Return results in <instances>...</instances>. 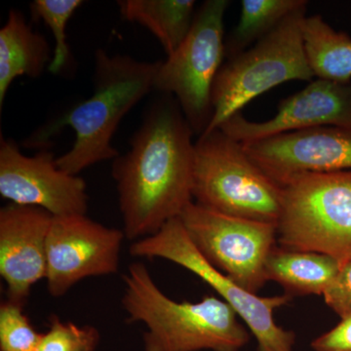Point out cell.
<instances>
[{
    "mask_svg": "<svg viewBox=\"0 0 351 351\" xmlns=\"http://www.w3.org/2000/svg\"><path fill=\"white\" fill-rule=\"evenodd\" d=\"M193 135L174 97L161 94L145 112L130 149L112 160L126 239L156 234L193 202Z\"/></svg>",
    "mask_w": 351,
    "mask_h": 351,
    "instance_id": "cell-1",
    "label": "cell"
},
{
    "mask_svg": "<svg viewBox=\"0 0 351 351\" xmlns=\"http://www.w3.org/2000/svg\"><path fill=\"white\" fill-rule=\"evenodd\" d=\"M159 62L129 55L95 52L94 92L63 117L49 122L25 140V147L47 149L50 138L64 127L75 133L73 147L56 158L58 167L78 176L90 166L120 156L112 140L124 117L154 90Z\"/></svg>",
    "mask_w": 351,
    "mask_h": 351,
    "instance_id": "cell-2",
    "label": "cell"
},
{
    "mask_svg": "<svg viewBox=\"0 0 351 351\" xmlns=\"http://www.w3.org/2000/svg\"><path fill=\"white\" fill-rule=\"evenodd\" d=\"M122 278L127 322L147 327L145 351H239L249 343L239 314L223 299L205 295L197 302H176L143 263H131Z\"/></svg>",
    "mask_w": 351,
    "mask_h": 351,
    "instance_id": "cell-3",
    "label": "cell"
},
{
    "mask_svg": "<svg viewBox=\"0 0 351 351\" xmlns=\"http://www.w3.org/2000/svg\"><path fill=\"white\" fill-rule=\"evenodd\" d=\"M193 198L219 213L277 226L282 189L219 129L195 145Z\"/></svg>",
    "mask_w": 351,
    "mask_h": 351,
    "instance_id": "cell-4",
    "label": "cell"
},
{
    "mask_svg": "<svg viewBox=\"0 0 351 351\" xmlns=\"http://www.w3.org/2000/svg\"><path fill=\"white\" fill-rule=\"evenodd\" d=\"M277 241L290 250L351 261V171L304 173L280 184Z\"/></svg>",
    "mask_w": 351,
    "mask_h": 351,
    "instance_id": "cell-5",
    "label": "cell"
},
{
    "mask_svg": "<svg viewBox=\"0 0 351 351\" xmlns=\"http://www.w3.org/2000/svg\"><path fill=\"white\" fill-rule=\"evenodd\" d=\"M306 7L291 14L249 49L225 60L215 80L213 117L204 133L219 129L249 101L272 88L292 80H313L302 34Z\"/></svg>",
    "mask_w": 351,
    "mask_h": 351,
    "instance_id": "cell-6",
    "label": "cell"
},
{
    "mask_svg": "<svg viewBox=\"0 0 351 351\" xmlns=\"http://www.w3.org/2000/svg\"><path fill=\"white\" fill-rule=\"evenodd\" d=\"M228 0H207L182 45L159 62L154 90L174 97L195 135L207 130L212 117V90L225 62L223 19Z\"/></svg>",
    "mask_w": 351,
    "mask_h": 351,
    "instance_id": "cell-7",
    "label": "cell"
},
{
    "mask_svg": "<svg viewBox=\"0 0 351 351\" xmlns=\"http://www.w3.org/2000/svg\"><path fill=\"white\" fill-rule=\"evenodd\" d=\"M129 251L133 257L169 261L199 277L239 314L255 336L258 351H295V332L278 326L274 318V311L292 297H258L240 287L198 250L180 217L171 219L156 234L132 242Z\"/></svg>",
    "mask_w": 351,
    "mask_h": 351,
    "instance_id": "cell-8",
    "label": "cell"
},
{
    "mask_svg": "<svg viewBox=\"0 0 351 351\" xmlns=\"http://www.w3.org/2000/svg\"><path fill=\"white\" fill-rule=\"evenodd\" d=\"M180 219L189 239L212 265L257 295L267 282L265 263L276 246V225L219 213L193 201Z\"/></svg>",
    "mask_w": 351,
    "mask_h": 351,
    "instance_id": "cell-9",
    "label": "cell"
},
{
    "mask_svg": "<svg viewBox=\"0 0 351 351\" xmlns=\"http://www.w3.org/2000/svg\"><path fill=\"white\" fill-rule=\"evenodd\" d=\"M123 230L108 228L86 215L53 217L47 239V289L63 297L88 277L112 276L119 267Z\"/></svg>",
    "mask_w": 351,
    "mask_h": 351,
    "instance_id": "cell-10",
    "label": "cell"
},
{
    "mask_svg": "<svg viewBox=\"0 0 351 351\" xmlns=\"http://www.w3.org/2000/svg\"><path fill=\"white\" fill-rule=\"evenodd\" d=\"M0 195L11 203L43 208L53 217L86 215V182L58 167L53 152L34 156L12 138H0Z\"/></svg>",
    "mask_w": 351,
    "mask_h": 351,
    "instance_id": "cell-11",
    "label": "cell"
},
{
    "mask_svg": "<svg viewBox=\"0 0 351 351\" xmlns=\"http://www.w3.org/2000/svg\"><path fill=\"white\" fill-rule=\"evenodd\" d=\"M242 145L252 160L279 186L304 173L351 171V127L289 132Z\"/></svg>",
    "mask_w": 351,
    "mask_h": 351,
    "instance_id": "cell-12",
    "label": "cell"
},
{
    "mask_svg": "<svg viewBox=\"0 0 351 351\" xmlns=\"http://www.w3.org/2000/svg\"><path fill=\"white\" fill-rule=\"evenodd\" d=\"M325 126L351 127V82L317 78L301 91L283 99L272 119L251 121L239 112L219 129L245 144L289 132Z\"/></svg>",
    "mask_w": 351,
    "mask_h": 351,
    "instance_id": "cell-13",
    "label": "cell"
},
{
    "mask_svg": "<svg viewBox=\"0 0 351 351\" xmlns=\"http://www.w3.org/2000/svg\"><path fill=\"white\" fill-rule=\"evenodd\" d=\"M52 221L43 208L10 203L0 209V276L10 301L25 306L32 286L46 278Z\"/></svg>",
    "mask_w": 351,
    "mask_h": 351,
    "instance_id": "cell-14",
    "label": "cell"
},
{
    "mask_svg": "<svg viewBox=\"0 0 351 351\" xmlns=\"http://www.w3.org/2000/svg\"><path fill=\"white\" fill-rule=\"evenodd\" d=\"M51 61L47 39L32 29L24 14L11 9L0 29V108L16 78H38Z\"/></svg>",
    "mask_w": 351,
    "mask_h": 351,
    "instance_id": "cell-15",
    "label": "cell"
},
{
    "mask_svg": "<svg viewBox=\"0 0 351 351\" xmlns=\"http://www.w3.org/2000/svg\"><path fill=\"white\" fill-rule=\"evenodd\" d=\"M341 263L314 252L276 246L265 263L267 281H276L291 295H323L338 274Z\"/></svg>",
    "mask_w": 351,
    "mask_h": 351,
    "instance_id": "cell-16",
    "label": "cell"
},
{
    "mask_svg": "<svg viewBox=\"0 0 351 351\" xmlns=\"http://www.w3.org/2000/svg\"><path fill=\"white\" fill-rule=\"evenodd\" d=\"M120 15L145 27L170 56L188 36L195 17V0H119Z\"/></svg>",
    "mask_w": 351,
    "mask_h": 351,
    "instance_id": "cell-17",
    "label": "cell"
},
{
    "mask_svg": "<svg viewBox=\"0 0 351 351\" xmlns=\"http://www.w3.org/2000/svg\"><path fill=\"white\" fill-rule=\"evenodd\" d=\"M304 47L314 76L351 82V38L337 32L320 15L306 17L302 25Z\"/></svg>",
    "mask_w": 351,
    "mask_h": 351,
    "instance_id": "cell-18",
    "label": "cell"
},
{
    "mask_svg": "<svg viewBox=\"0 0 351 351\" xmlns=\"http://www.w3.org/2000/svg\"><path fill=\"white\" fill-rule=\"evenodd\" d=\"M306 0H243L239 24L225 39V60L240 54L274 31Z\"/></svg>",
    "mask_w": 351,
    "mask_h": 351,
    "instance_id": "cell-19",
    "label": "cell"
},
{
    "mask_svg": "<svg viewBox=\"0 0 351 351\" xmlns=\"http://www.w3.org/2000/svg\"><path fill=\"white\" fill-rule=\"evenodd\" d=\"M82 4V0H34L31 3L32 19L43 21L54 36L55 47L48 66L53 75H60L71 59L66 25Z\"/></svg>",
    "mask_w": 351,
    "mask_h": 351,
    "instance_id": "cell-20",
    "label": "cell"
},
{
    "mask_svg": "<svg viewBox=\"0 0 351 351\" xmlns=\"http://www.w3.org/2000/svg\"><path fill=\"white\" fill-rule=\"evenodd\" d=\"M41 337L24 313V304L8 299L1 302L0 351H36Z\"/></svg>",
    "mask_w": 351,
    "mask_h": 351,
    "instance_id": "cell-21",
    "label": "cell"
},
{
    "mask_svg": "<svg viewBox=\"0 0 351 351\" xmlns=\"http://www.w3.org/2000/svg\"><path fill=\"white\" fill-rule=\"evenodd\" d=\"M100 339L98 329L91 325L78 326L51 315L48 330L43 332L36 351H96Z\"/></svg>",
    "mask_w": 351,
    "mask_h": 351,
    "instance_id": "cell-22",
    "label": "cell"
},
{
    "mask_svg": "<svg viewBox=\"0 0 351 351\" xmlns=\"http://www.w3.org/2000/svg\"><path fill=\"white\" fill-rule=\"evenodd\" d=\"M323 297L327 306L341 319L351 316V261L341 265Z\"/></svg>",
    "mask_w": 351,
    "mask_h": 351,
    "instance_id": "cell-23",
    "label": "cell"
},
{
    "mask_svg": "<svg viewBox=\"0 0 351 351\" xmlns=\"http://www.w3.org/2000/svg\"><path fill=\"white\" fill-rule=\"evenodd\" d=\"M314 351H351V316L311 343Z\"/></svg>",
    "mask_w": 351,
    "mask_h": 351,
    "instance_id": "cell-24",
    "label": "cell"
}]
</instances>
